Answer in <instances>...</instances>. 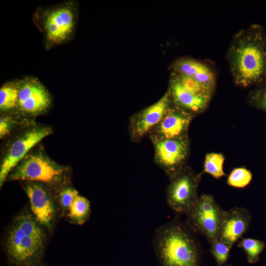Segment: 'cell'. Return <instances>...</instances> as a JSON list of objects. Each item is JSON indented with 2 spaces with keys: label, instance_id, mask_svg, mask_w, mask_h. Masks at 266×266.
Returning a JSON list of instances; mask_svg holds the SVG:
<instances>
[{
  "label": "cell",
  "instance_id": "1",
  "mask_svg": "<svg viewBox=\"0 0 266 266\" xmlns=\"http://www.w3.org/2000/svg\"><path fill=\"white\" fill-rule=\"evenodd\" d=\"M226 58L233 82L241 87L266 83V31L253 24L233 36Z\"/></svg>",
  "mask_w": 266,
  "mask_h": 266
},
{
  "label": "cell",
  "instance_id": "2",
  "mask_svg": "<svg viewBox=\"0 0 266 266\" xmlns=\"http://www.w3.org/2000/svg\"><path fill=\"white\" fill-rule=\"evenodd\" d=\"M196 233L176 216L156 229L152 247L159 266H201Z\"/></svg>",
  "mask_w": 266,
  "mask_h": 266
},
{
  "label": "cell",
  "instance_id": "3",
  "mask_svg": "<svg viewBox=\"0 0 266 266\" xmlns=\"http://www.w3.org/2000/svg\"><path fill=\"white\" fill-rule=\"evenodd\" d=\"M36 219L23 213L14 220L6 247L10 260L18 266H36L43 252L46 234Z\"/></svg>",
  "mask_w": 266,
  "mask_h": 266
},
{
  "label": "cell",
  "instance_id": "4",
  "mask_svg": "<svg viewBox=\"0 0 266 266\" xmlns=\"http://www.w3.org/2000/svg\"><path fill=\"white\" fill-rule=\"evenodd\" d=\"M38 25L47 45H57L68 41L74 32L77 6L73 1L65 2L42 10Z\"/></svg>",
  "mask_w": 266,
  "mask_h": 266
},
{
  "label": "cell",
  "instance_id": "5",
  "mask_svg": "<svg viewBox=\"0 0 266 266\" xmlns=\"http://www.w3.org/2000/svg\"><path fill=\"white\" fill-rule=\"evenodd\" d=\"M67 169L42 151L28 153L8 175L11 180H25L57 185L65 180Z\"/></svg>",
  "mask_w": 266,
  "mask_h": 266
},
{
  "label": "cell",
  "instance_id": "6",
  "mask_svg": "<svg viewBox=\"0 0 266 266\" xmlns=\"http://www.w3.org/2000/svg\"><path fill=\"white\" fill-rule=\"evenodd\" d=\"M225 212L212 195L202 194L186 214L185 222L196 234H201L211 243L219 238Z\"/></svg>",
  "mask_w": 266,
  "mask_h": 266
},
{
  "label": "cell",
  "instance_id": "7",
  "mask_svg": "<svg viewBox=\"0 0 266 266\" xmlns=\"http://www.w3.org/2000/svg\"><path fill=\"white\" fill-rule=\"evenodd\" d=\"M202 174L186 165L169 178L166 200L169 207L177 214H186L197 201L198 188Z\"/></svg>",
  "mask_w": 266,
  "mask_h": 266
},
{
  "label": "cell",
  "instance_id": "8",
  "mask_svg": "<svg viewBox=\"0 0 266 266\" xmlns=\"http://www.w3.org/2000/svg\"><path fill=\"white\" fill-rule=\"evenodd\" d=\"M52 133L47 126H35L20 133L8 147L0 167L1 186L12 169L26 156L30 150Z\"/></svg>",
  "mask_w": 266,
  "mask_h": 266
},
{
  "label": "cell",
  "instance_id": "9",
  "mask_svg": "<svg viewBox=\"0 0 266 266\" xmlns=\"http://www.w3.org/2000/svg\"><path fill=\"white\" fill-rule=\"evenodd\" d=\"M155 164L170 178L187 165L190 142L189 136L151 141Z\"/></svg>",
  "mask_w": 266,
  "mask_h": 266
},
{
  "label": "cell",
  "instance_id": "10",
  "mask_svg": "<svg viewBox=\"0 0 266 266\" xmlns=\"http://www.w3.org/2000/svg\"><path fill=\"white\" fill-rule=\"evenodd\" d=\"M173 104L168 90L157 102L131 116L128 124L131 140L139 142L159 123Z\"/></svg>",
  "mask_w": 266,
  "mask_h": 266
},
{
  "label": "cell",
  "instance_id": "11",
  "mask_svg": "<svg viewBox=\"0 0 266 266\" xmlns=\"http://www.w3.org/2000/svg\"><path fill=\"white\" fill-rule=\"evenodd\" d=\"M17 108L23 113L37 115L49 107L51 99L48 91L36 78L27 77L18 81Z\"/></svg>",
  "mask_w": 266,
  "mask_h": 266
},
{
  "label": "cell",
  "instance_id": "12",
  "mask_svg": "<svg viewBox=\"0 0 266 266\" xmlns=\"http://www.w3.org/2000/svg\"><path fill=\"white\" fill-rule=\"evenodd\" d=\"M168 91L174 105L194 117L207 108L213 94L206 89L186 87L176 77L172 80Z\"/></svg>",
  "mask_w": 266,
  "mask_h": 266
},
{
  "label": "cell",
  "instance_id": "13",
  "mask_svg": "<svg viewBox=\"0 0 266 266\" xmlns=\"http://www.w3.org/2000/svg\"><path fill=\"white\" fill-rule=\"evenodd\" d=\"M194 117L173 104L159 123L148 133L150 140L188 136L189 128Z\"/></svg>",
  "mask_w": 266,
  "mask_h": 266
},
{
  "label": "cell",
  "instance_id": "14",
  "mask_svg": "<svg viewBox=\"0 0 266 266\" xmlns=\"http://www.w3.org/2000/svg\"><path fill=\"white\" fill-rule=\"evenodd\" d=\"M25 190L34 217L40 224L49 229L54 219L56 210L49 191L41 183L31 181H27Z\"/></svg>",
  "mask_w": 266,
  "mask_h": 266
},
{
  "label": "cell",
  "instance_id": "15",
  "mask_svg": "<svg viewBox=\"0 0 266 266\" xmlns=\"http://www.w3.org/2000/svg\"><path fill=\"white\" fill-rule=\"evenodd\" d=\"M252 220L249 211L235 207L226 211L219 239L232 248L248 231Z\"/></svg>",
  "mask_w": 266,
  "mask_h": 266
},
{
  "label": "cell",
  "instance_id": "16",
  "mask_svg": "<svg viewBox=\"0 0 266 266\" xmlns=\"http://www.w3.org/2000/svg\"><path fill=\"white\" fill-rule=\"evenodd\" d=\"M173 68L178 74L192 78L214 92L216 73L212 66L204 61L182 58L175 61Z\"/></svg>",
  "mask_w": 266,
  "mask_h": 266
},
{
  "label": "cell",
  "instance_id": "17",
  "mask_svg": "<svg viewBox=\"0 0 266 266\" xmlns=\"http://www.w3.org/2000/svg\"><path fill=\"white\" fill-rule=\"evenodd\" d=\"M19 95L18 81L3 85L0 89V109L2 111L17 108Z\"/></svg>",
  "mask_w": 266,
  "mask_h": 266
},
{
  "label": "cell",
  "instance_id": "18",
  "mask_svg": "<svg viewBox=\"0 0 266 266\" xmlns=\"http://www.w3.org/2000/svg\"><path fill=\"white\" fill-rule=\"evenodd\" d=\"M90 213V201L78 195L69 208L68 217L77 224H82L88 219Z\"/></svg>",
  "mask_w": 266,
  "mask_h": 266
},
{
  "label": "cell",
  "instance_id": "19",
  "mask_svg": "<svg viewBox=\"0 0 266 266\" xmlns=\"http://www.w3.org/2000/svg\"><path fill=\"white\" fill-rule=\"evenodd\" d=\"M225 161L224 156L221 153H210L205 155L203 173L211 175L216 179H220L226 175L223 169Z\"/></svg>",
  "mask_w": 266,
  "mask_h": 266
},
{
  "label": "cell",
  "instance_id": "20",
  "mask_svg": "<svg viewBox=\"0 0 266 266\" xmlns=\"http://www.w3.org/2000/svg\"><path fill=\"white\" fill-rule=\"evenodd\" d=\"M237 246L243 249L249 264H254L259 261L260 255L266 247L265 242L253 238H241Z\"/></svg>",
  "mask_w": 266,
  "mask_h": 266
},
{
  "label": "cell",
  "instance_id": "21",
  "mask_svg": "<svg viewBox=\"0 0 266 266\" xmlns=\"http://www.w3.org/2000/svg\"><path fill=\"white\" fill-rule=\"evenodd\" d=\"M252 179V174L248 169L236 167L233 169L227 178V184L234 188H244L248 186Z\"/></svg>",
  "mask_w": 266,
  "mask_h": 266
},
{
  "label": "cell",
  "instance_id": "22",
  "mask_svg": "<svg viewBox=\"0 0 266 266\" xmlns=\"http://www.w3.org/2000/svg\"><path fill=\"white\" fill-rule=\"evenodd\" d=\"M210 244V253L215 259L218 266L225 265L229 259L232 247L220 239Z\"/></svg>",
  "mask_w": 266,
  "mask_h": 266
},
{
  "label": "cell",
  "instance_id": "23",
  "mask_svg": "<svg viewBox=\"0 0 266 266\" xmlns=\"http://www.w3.org/2000/svg\"><path fill=\"white\" fill-rule=\"evenodd\" d=\"M248 102L251 106L266 114V83L256 86L249 92Z\"/></svg>",
  "mask_w": 266,
  "mask_h": 266
},
{
  "label": "cell",
  "instance_id": "24",
  "mask_svg": "<svg viewBox=\"0 0 266 266\" xmlns=\"http://www.w3.org/2000/svg\"><path fill=\"white\" fill-rule=\"evenodd\" d=\"M78 195V192L71 187L63 189L60 193V203L62 208L68 211L69 207Z\"/></svg>",
  "mask_w": 266,
  "mask_h": 266
},
{
  "label": "cell",
  "instance_id": "25",
  "mask_svg": "<svg viewBox=\"0 0 266 266\" xmlns=\"http://www.w3.org/2000/svg\"><path fill=\"white\" fill-rule=\"evenodd\" d=\"M14 126V120L7 116L0 118V137L3 138L7 134Z\"/></svg>",
  "mask_w": 266,
  "mask_h": 266
},
{
  "label": "cell",
  "instance_id": "26",
  "mask_svg": "<svg viewBox=\"0 0 266 266\" xmlns=\"http://www.w3.org/2000/svg\"><path fill=\"white\" fill-rule=\"evenodd\" d=\"M230 266L225 265H224V266Z\"/></svg>",
  "mask_w": 266,
  "mask_h": 266
}]
</instances>
